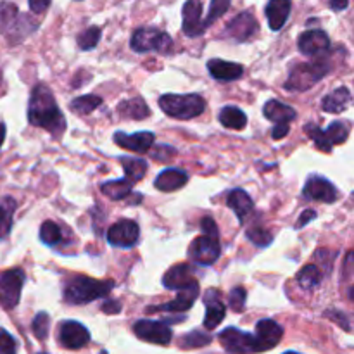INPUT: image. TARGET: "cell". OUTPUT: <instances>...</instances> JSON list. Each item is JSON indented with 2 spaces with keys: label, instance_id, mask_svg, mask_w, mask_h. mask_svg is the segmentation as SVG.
I'll use <instances>...</instances> for the list:
<instances>
[{
  "label": "cell",
  "instance_id": "cell-1",
  "mask_svg": "<svg viewBox=\"0 0 354 354\" xmlns=\"http://www.w3.org/2000/svg\"><path fill=\"white\" fill-rule=\"evenodd\" d=\"M28 121L31 127L44 128L55 137L66 130L64 114L59 109L52 90L44 83H38L31 92L30 104H28Z\"/></svg>",
  "mask_w": 354,
  "mask_h": 354
},
{
  "label": "cell",
  "instance_id": "cell-2",
  "mask_svg": "<svg viewBox=\"0 0 354 354\" xmlns=\"http://www.w3.org/2000/svg\"><path fill=\"white\" fill-rule=\"evenodd\" d=\"M113 280H95L85 275H76L66 283L64 301L68 304H88L92 301L106 297L113 290Z\"/></svg>",
  "mask_w": 354,
  "mask_h": 354
},
{
  "label": "cell",
  "instance_id": "cell-3",
  "mask_svg": "<svg viewBox=\"0 0 354 354\" xmlns=\"http://www.w3.org/2000/svg\"><path fill=\"white\" fill-rule=\"evenodd\" d=\"M159 107L162 113L169 118L176 120H192V118L201 116L206 109V99L199 93H165L159 97Z\"/></svg>",
  "mask_w": 354,
  "mask_h": 354
},
{
  "label": "cell",
  "instance_id": "cell-4",
  "mask_svg": "<svg viewBox=\"0 0 354 354\" xmlns=\"http://www.w3.org/2000/svg\"><path fill=\"white\" fill-rule=\"evenodd\" d=\"M328 71H330V66L324 59L315 62H301L290 69L289 78L283 86L286 90H292V92H304L320 83V80H324Z\"/></svg>",
  "mask_w": 354,
  "mask_h": 354
},
{
  "label": "cell",
  "instance_id": "cell-5",
  "mask_svg": "<svg viewBox=\"0 0 354 354\" xmlns=\"http://www.w3.org/2000/svg\"><path fill=\"white\" fill-rule=\"evenodd\" d=\"M131 50L137 54H145V52H159V54H168L173 47V40L166 31L159 28L147 26L138 28L133 31L130 40Z\"/></svg>",
  "mask_w": 354,
  "mask_h": 354
},
{
  "label": "cell",
  "instance_id": "cell-6",
  "mask_svg": "<svg viewBox=\"0 0 354 354\" xmlns=\"http://www.w3.org/2000/svg\"><path fill=\"white\" fill-rule=\"evenodd\" d=\"M304 131L315 142L317 149H320L322 152H332L334 145H341L348 140L349 124L344 121H334V123L328 124L327 130H324L318 124L308 123L304 127Z\"/></svg>",
  "mask_w": 354,
  "mask_h": 354
},
{
  "label": "cell",
  "instance_id": "cell-7",
  "mask_svg": "<svg viewBox=\"0 0 354 354\" xmlns=\"http://www.w3.org/2000/svg\"><path fill=\"white\" fill-rule=\"evenodd\" d=\"M189 256L194 263L201 266L214 265L221 256L220 235L203 234L201 237L194 239L189 249Z\"/></svg>",
  "mask_w": 354,
  "mask_h": 354
},
{
  "label": "cell",
  "instance_id": "cell-8",
  "mask_svg": "<svg viewBox=\"0 0 354 354\" xmlns=\"http://www.w3.org/2000/svg\"><path fill=\"white\" fill-rule=\"evenodd\" d=\"M24 280H26V275L19 268L7 270L2 273V277H0V304H2V308L12 310L19 304Z\"/></svg>",
  "mask_w": 354,
  "mask_h": 354
},
{
  "label": "cell",
  "instance_id": "cell-9",
  "mask_svg": "<svg viewBox=\"0 0 354 354\" xmlns=\"http://www.w3.org/2000/svg\"><path fill=\"white\" fill-rule=\"evenodd\" d=\"M106 239L113 248L130 249L140 239V227L133 220H120L107 230Z\"/></svg>",
  "mask_w": 354,
  "mask_h": 354
},
{
  "label": "cell",
  "instance_id": "cell-10",
  "mask_svg": "<svg viewBox=\"0 0 354 354\" xmlns=\"http://www.w3.org/2000/svg\"><path fill=\"white\" fill-rule=\"evenodd\" d=\"M225 351L230 354H251L256 353V339L249 332H242L239 328L228 327L218 335Z\"/></svg>",
  "mask_w": 354,
  "mask_h": 354
},
{
  "label": "cell",
  "instance_id": "cell-11",
  "mask_svg": "<svg viewBox=\"0 0 354 354\" xmlns=\"http://www.w3.org/2000/svg\"><path fill=\"white\" fill-rule=\"evenodd\" d=\"M133 332L137 334L138 339L142 341H147L151 344H159V346H168L171 342V328L168 327L162 322H154V320H138L133 325Z\"/></svg>",
  "mask_w": 354,
  "mask_h": 354
},
{
  "label": "cell",
  "instance_id": "cell-12",
  "mask_svg": "<svg viewBox=\"0 0 354 354\" xmlns=\"http://www.w3.org/2000/svg\"><path fill=\"white\" fill-rule=\"evenodd\" d=\"M303 197L308 201H322L325 204H332L337 201L339 192L330 180L324 178V176L311 175L304 183Z\"/></svg>",
  "mask_w": 354,
  "mask_h": 354
},
{
  "label": "cell",
  "instance_id": "cell-13",
  "mask_svg": "<svg viewBox=\"0 0 354 354\" xmlns=\"http://www.w3.org/2000/svg\"><path fill=\"white\" fill-rule=\"evenodd\" d=\"M297 48L308 57H322L330 50V38L324 30H308L297 38Z\"/></svg>",
  "mask_w": 354,
  "mask_h": 354
},
{
  "label": "cell",
  "instance_id": "cell-14",
  "mask_svg": "<svg viewBox=\"0 0 354 354\" xmlns=\"http://www.w3.org/2000/svg\"><path fill=\"white\" fill-rule=\"evenodd\" d=\"M182 30L189 38H197L206 33L203 21V3L201 0H187L183 3Z\"/></svg>",
  "mask_w": 354,
  "mask_h": 354
},
{
  "label": "cell",
  "instance_id": "cell-15",
  "mask_svg": "<svg viewBox=\"0 0 354 354\" xmlns=\"http://www.w3.org/2000/svg\"><path fill=\"white\" fill-rule=\"evenodd\" d=\"M59 342L66 349H82L90 342V332L80 322H62L59 327Z\"/></svg>",
  "mask_w": 354,
  "mask_h": 354
},
{
  "label": "cell",
  "instance_id": "cell-16",
  "mask_svg": "<svg viewBox=\"0 0 354 354\" xmlns=\"http://www.w3.org/2000/svg\"><path fill=\"white\" fill-rule=\"evenodd\" d=\"M283 328L277 324L275 320H270V318H265V320L258 322L256 325V353L268 351V349L275 348L280 341H282Z\"/></svg>",
  "mask_w": 354,
  "mask_h": 354
},
{
  "label": "cell",
  "instance_id": "cell-17",
  "mask_svg": "<svg viewBox=\"0 0 354 354\" xmlns=\"http://www.w3.org/2000/svg\"><path fill=\"white\" fill-rule=\"evenodd\" d=\"M199 297V282L194 280L189 286H185L183 289L178 290V296L176 299L169 301V303L161 304V306L151 308L149 311H169V313H183V311L190 310L196 303V299Z\"/></svg>",
  "mask_w": 354,
  "mask_h": 354
},
{
  "label": "cell",
  "instance_id": "cell-18",
  "mask_svg": "<svg viewBox=\"0 0 354 354\" xmlns=\"http://www.w3.org/2000/svg\"><path fill=\"white\" fill-rule=\"evenodd\" d=\"M258 28V21L254 19V16L245 10V12H241L228 23L225 35L234 38L235 41H248L254 37Z\"/></svg>",
  "mask_w": 354,
  "mask_h": 354
},
{
  "label": "cell",
  "instance_id": "cell-19",
  "mask_svg": "<svg viewBox=\"0 0 354 354\" xmlns=\"http://www.w3.org/2000/svg\"><path fill=\"white\" fill-rule=\"evenodd\" d=\"M114 144H118L120 147L128 149V151H133V152H149L154 145L156 137L152 131H137V133H124V131H116L113 137Z\"/></svg>",
  "mask_w": 354,
  "mask_h": 354
},
{
  "label": "cell",
  "instance_id": "cell-20",
  "mask_svg": "<svg viewBox=\"0 0 354 354\" xmlns=\"http://www.w3.org/2000/svg\"><path fill=\"white\" fill-rule=\"evenodd\" d=\"M204 304H206V318H204V327L207 330H213L216 328L221 322L225 320V315H227V308L220 301V292L214 289L207 290L204 294Z\"/></svg>",
  "mask_w": 354,
  "mask_h": 354
},
{
  "label": "cell",
  "instance_id": "cell-21",
  "mask_svg": "<svg viewBox=\"0 0 354 354\" xmlns=\"http://www.w3.org/2000/svg\"><path fill=\"white\" fill-rule=\"evenodd\" d=\"M290 9H292V2H290V0H270V2L266 3L265 9L270 30H282V28L286 26L287 19H289Z\"/></svg>",
  "mask_w": 354,
  "mask_h": 354
},
{
  "label": "cell",
  "instance_id": "cell-22",
  "mask_svg": "<svg viewBox=\"0 0 354 354\" xmlns=\"http://www.w3.org/2000/svg\"><path fill=\"white\" fill-rule=\"evenodd\" d=\"M207 71L218 82H235L244 75V68L237 62H228L223 59H211L207 61Z\"/></svg>",
  "mask_w": 354,
  "mask_h": 354
},
{
  "label": "cell",
  "instance_id": "cell-23",
  "mask_svg": "<svg viewBox=\"0 0 354 354\" xmlns=\"http://www.w3.org/2000/svg\"><path fill=\"white\" fill-rule=\"evenodd\" d=\"M189 182V173L178 168H168L162 169L154 180V187L161 192H175V190L182 189Z\"/></svg>",
  "mask_w": 354,
  "mask_h": 354
},
{
  "label": "cell",
  "instance_id": "cell-24",
  "mask_svg": "<svg viewBox=\"0 0 354 354\" xmlns=\"http://www.w3.org/2000/svg\"><path fill=\"white\" fill-rule=\"evenodd\" d=\"M227 206L237 214L239 223L241 225H244V221L248 220L249 214L254 209V203H252L251 196L242 189L230 190V194H228L227 197Z\"/></svg>",
  "mask_w": 354,
  "mask_h": 354
},
{
  "label": "cell",
  "instance_id": "cell-25",
  "mask_svg": "<svg viewBox=\"0 0 354 354\" xmlns=\"http://www.w3.org/2000/svg\"><path fill=\"white\" fill-rule=\"evenodd\" d=\"M194 280L196 279L192 277V268L187 263H182V265H175L165 273L162 286L168 290H180L185 286H189L190 282H194Z\"/></svg>",
  "mask_w": 354,
  "mask_h": 354
},
{
  "label": "cell",
  "instance_id": "cell-26",
  "mask_svg": "<svg viewBox=\"0 0 354 354\" xmlns=\"http://www.w3.org/2000/svg\"><path fill=\"white\" fill-rule=\"evenodd\" d=\"M353 100L351 92H349L348 86H341V88H335L334 92L325 95L322 99V109L325 113H330V114H339L342 111L348 109L349 102Z\"/></svg>",
  "mask_w": 354,
  "mask_h": 354
},
{
  "label": "cell",
  "instance_id": "cell-27",
  "mask_svg": "<svg viewBox=\"0 0 354 354\" xmlns=\"http://www.w3.org/2000/svg\"><path fill=\"white\" fill-rule=\"evenodd\" d=\"M263 114H265L266 120L273 121L275 124L290 123V121L296 120V116H297V113L292 109V107L287 106V104H283V102H280V100H277V99L268 100V102L265 104V107H263Z\"/></svg>",
  "mask_w": 354,
  "mask_h": 354
},
{
  "label": "cell",
  "instance_id": "cell-28",
  "mask_svg": "<svg viewBox=\"0 0 354 354\" xmlns=\"http://www.w3.org/2000/svg\"><path fill=\"white\" fill-rule=\"evenodd\" d=\"M118 114L121 118H128V120H145L147 116H151V109L144 102V99L133 97V99H127L118 104Z\"/></svg>",
  "mask_w": 354,
  "mask_h": 354
},
{
  "label": "cell",
  "instance_id": "cell-29",
  "mask_svg": "<svg viewBox=\"0 0 354 354\" xmlns=\"http://www.w3.org/2000/svg\"><path fill=\"white\" fill-rule=\"evenodd\" d=\"M218 118H220V123L228 130H244L245 124H248L245 113L235 106H225L218 114Z\"/></svg>",
  "mask_w": 354,
  "mask_h": 354
},
{
  "label": "cell",
  "instance_id": "cell-30",
  "mask_svg": "<svg viewBox=\"0 0 354 354\" xmlns=\"http://www.w3.org/2000/svg\"><path fill=\"white\" fill-rule=\"evenodd\" d=\"M120 162H121V166H123L124 176H127V180H130L133 185L137 182H140L142 178H144L145 173H147V169H149L147 161H144V159L121 156Z\"/></svg>",
  "mask_w": 354,
  "mask_h": 354
},
{
  "label": "cell",
  "instance_id": "cell-31",
  "mask_svg": "<svg viewBox=\"0 0 354 354\" xmlns=\"http://www.w3.org/2000/svg\"><path fill=\"white\" fill-rule=\"evenodd\" d=\"M131 189H133V183L130 180H111V182H106L100 185V190L106 197L113 201H123L127 199L131 194Z\"/></svg>",
  "mask_w": 354,
  "mask_h": 354
},
{
  "label": "cell",
  "instance_id": "cell-32",
  "mask_svg": "<svg viewBox=\"0 0 354 354\" xmlns=\"http://www.w3.org/2000/svg\"><path fill=\"white\" fill-rule=\"evenodd\" d=\"M296 279L303 289L311 290L315 289V287L320 286V282L324 280V273H322V270L318 268L317 265H306L299 273H297Z\"/></svg>",
  "mask_w": 354,
  "mask_h": 354
},
{
  "label": "cell",
  "instance_id": "cell-33",
  "mask_svg": "<svg viewBox=\"0 0 354 354\" xmlns=\"http://www.w3.org/2000/svg\"><path fill=\"white\" fill-rule=\"evenodd\" d=\"M102 104V99L99 95H93V93H88V95H82V97H76V99L71 100L69 107L75 114H90L92 111H95L97 107Z\"/></svg>",
  "mask_w": 354,
  "mask_h": 354
},
{
  "label": "cell",
  "instance_id": "cell-34",
  "mask_svg": "<svg viewBox=\"0 0 354 354\" xmlns=\"http://www.w3.org/2000/svg\"><path fill=\"white\" fill-rule=\"evenodd\" d=\"M40 241L44 242V244L50 245V248L57 245L59 242H62L61 227H59L57 223H54V221H50V220L44 221V223H41V227H40Z\"/></svg>",
  "mask_w": 354,
  "mask_h": 354
},
{
  "label": "cell",
  "instance_id": "cell-35",
  "mask_svg": "<svg viewBox=\"0 0 354 354\" xmlns=\"http://www.w3.org/2000/svg\"><path fill=\"white\" fill-rule=\"evenodd\" d=\"M7 204H0V241L10 234L12 228V214L16 209V203L12 199H6Z\"/></svg>",
  "mask_w": 354,
  "mask_h": 354
},
{
  "label": "cell",
  "instance_id": "cell-36",
  "mask_svg": "<svg viewBox=\"0 0 354 354\" xmlns=\"http://www.w3.org/2000/svg\"><path fill=\"white\" fill-rule=\"evenodd\" d=\"M100 35H102L100 28L97 26L86 28L83 33L78 35V47L82 48V50H92V48H95L97 44L100 41Z\"/></svg>",
  "mask_w": 354,
  "mask_h": 354
},
{
  "label": "cell",
  "instance_id": "cell-37",
  "mask_svg": "<svg viewBox=\"0 0 354 354\" xmlns=\"http://www.w3.org/2000/svg\"><path fill=\"white\" fill-rule=\"evenodd\" d=\"M245 237L252 242L258 248H268L273 242L272 232L266 230L263 227H251L248 232H245Z\"/></svg>",
  "mask_w": 354,
  "mask_h": 354
},
{
  "label": "cell",
  "instance_id": "cell-38",
  "mask_svg": "<svg viewBox=\"0 0 354 354\" xmlns=\"http://www.w3.org/2000/svg\"><path fill=\"white\" fill-rule=\"evenodd\" d=\"M230 3L232 0H211L209 12H207L206 19H204V26H206V30L214 23V21L220 19V17L230 9Z\"/></svg>",
  "mask_w": 354,
  "mask_h": 354
},
{
  "label": "cell",
  "instance_id": "cell-39",
  "mask_svg": "<svg viewBox=\"0 0 354 354\" xmlns=\"http://www.w3.org/2000/svg\"><path fill=\"white\" fill-rule=\"evenodd\" d=\"M31 328H33V334L37 335V339L45 341L48 335V328H50V317H48L45 311H40V313L35 317Z\"/></svg>",
  "mask_w": 354,
  "mask_h": 354
},
{
  "label": "cell",
  "instance_id": "cell-40",
  "mask_svg": "<svg viewBox=\"0 0 354 354\" xmlns=\"http://www.w3.org/2000/svg\"><path fill=\"white\" fill-rule=\"evenodd\" d=\"M211 342V335L203 334L201 330H194L190 334L183 335L182 339V346L183 348H203V346H207Z\"/></svg>",
  "mask_w": 354,
  "mask_h": 354
},
{
  "label": "cell",
  "instance_id": "cell-41",
  "mask_svg": "<svg viewBox=\"0 0 354 354\" xmlns=\"http://www.w3.org/2000/svg\"><path fill=\"white\" fill-rule=\"evenodd\" d=\"M245 299H248V290L244 287H235V289H232L228 303L235 313H242L245 310Z\"/></svg>",
  "mask_w": 354,
  "mask_h": 354
},
{
  "label": "cell",
  "instance_id": "cell-42",
  "mask_svg": "<svg viewBox=\"0 0 354 354\" xmlns=\"http://www.w3.org/2000/svg\"><path fill=\"white\" fill-rule=\"evenodd\" d=\"M16 353H17L16 339H14L9 332L0 328V354H16Z\"/></svg>",
  "mask_w": 354,
  "mask_h": 354
},
{
  "label": "cell",
  "instance_id": "cell-43",
  "mask_svg": "<svg viewBox=\"0 0 354 354\" xmlns=\"http://www.w3.org/2000/svg\"><path fill=\"white\" fill-rule=\"evenodd\" d=\"M201 230L204 232V234H213V235H220L218 234V227L216 223H214V220L211 216H204L203 221H201Z\"/></svg>",
  "mask_w": 354,
  "mask_h": 354
},
{
  "label": "cell",
  "instance_id": "cell-44",
  "mask_svg": "<svg viewBox=\"0 0 354 354\" xmlns=\"http://www.w3.org/2000/svg\"><path fill=\"white\" fill-rule=\"evenodd\" d=\"M290 131V123H280V124H275L272 130V137L275 138V140H282L283 137H287V133Z\"/></svg>",
  "mask_w": 354,
  "mask_h": 354
},
{
  "label": "cell",
  "instance_id": "cell-45",
  "mask_svg": "<svg viewBox=\"0 0 354 354\" xmlns=\"http://www.w3.org/2000/svg\"><path fill=\"white\" fill-rule=\"evenodd\" d=\"M315 218H317V211H313V209H306L304 211L303 214H301L299 216V221H297L296 225H294V228H303V227H306L308 223H310V221H313Z\"/></svg>",
  "mask_w": 354,
  "mask_h": 354
},
{
  "label": "cell",
  "instance_id": "cell-46",
  "mask_svg": "<svg viewBox=\"0 0 354 354\" xmlns=\"http://www.w3.org/2000/svg\"><path fill=\"white\" fill-rule=\"evenodd\" d=\"M28 3H30V9L33 10L35 14H41L48 9L50 0H28Z\"/></svg>",
  "mask_w": 354,
  "mask_h": 354
},
{
  "label": "cell",
  "instance_id": "cell-47",
  "mask_svg": "<svg viewBox=\"0 0 354 354\" xmlns=\"http://www.w3.org/2000/svg\"><path fill=\"white\" fill-rule=\"evenodd\" d=\"M102 311L107 315H116L121 311V304L118 301H106L102 304Z\"/></svg>",
  "mask_w": 354,
  "mask_h": 354
},
{
  "label": "cell",
  "instance_id": "cell-48",
  "mask_svg": "<svg viewBox=\"0 0 354 354\" xmlns=\"http://www.w3.org/2000/svg\"><path fill=\"white\" fill-rule=\"evenodd\" d=\"M328 2L334 10H344L349 6V0H328Z\"/></svg>",
  "mask_w": 354,
  "mask_h": 354
},
{
  "label": "cell",
  "instance_id": "cell-49",
  "mask_svg": "<svg viewBox=\"0 0 354 354\" xmlns=\"http://www.w3.org/2000/svg\"><path fill=\"white\" fill-rule=\"evenodd\" d=\"M6 131H7L6 124H3V123H0V149H2V145H3V140H6Z\"/></svg>",
  "mask_w": 354,
  "mask_h": 354
},
{
  "label": "cell",
  "instance_id": "cell-50",
  "mask_svg": "<svg viewBox=\"0 0 354 354\" xmlns=\"http://www.w3.org/2000/svg\"><path fill=\"white\" fill-rule=\"evenodd\" d=\"M283 354H299V353H296V351H289V353H283Z\"/></svg>",
  "mask_w": 354,
  "mask_h": 354
},
{
  "label": "cell",
  "instance_id": "cell-51",
  "mask_svg": "<svg viewBox=\"0 0 354 354\" xmlns=\"http://www.w3.org/2000/svg\"><path fill=\"white\" fill-rule=\"evenodd\" d=\"M38 354H47V353H38Z\"/></svg>",
  "mask_w": 354,
  "mask_h": 354
}]
</instances>
